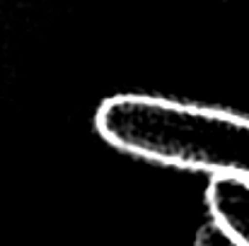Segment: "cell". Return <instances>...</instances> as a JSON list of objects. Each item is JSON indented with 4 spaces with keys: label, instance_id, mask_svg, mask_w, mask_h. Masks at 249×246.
Segmentation results:
<instances>
[{
    "label": "cell",
    "instance_id": "cell-1",
    "mask_svg": "<svg viewBox=\"0 0 249 246\" xmlns=\"http://www.w3.org/2000/svg\"><path fill=\"white\" fill-rule=\"evenodd\" d=\"M99 135L150 162L249 183V116L155 94H114L94 116Z\"/></svg>",
    "mask_w": 249,
    "mask_h": 246
},
{
    "label": "cell",
    "instance_id": "cell-2",
    "mask_svg": "<svg viewBox=\"0 0 249 246\" xmlns=\"http://www.w3.org/2000/svg\"><path fill=\"white\" fill-rule=\"evenodd\" d=\"M206 205L213 225L235 246H249V183L237 179H211Z\"/></svg>",
    "mask_w": 249,
    "mask_h": 246
},
{
    "label": "cell",
    "instance_id": "cell-3",
    "mask_svg": "<svg viewBox=\"0 0 249 246\" xmlns=\"http://www.w3.org/2000/svg\"><path fill=\"white\" fill-rule=\"evenodd\" d=\"M194 246H235L213 222L211 225H203L201 230H198V234H196V242Z\"/></svg>",
    "mask_w": 249,
    "mask_h": 246
}]
</instances>
